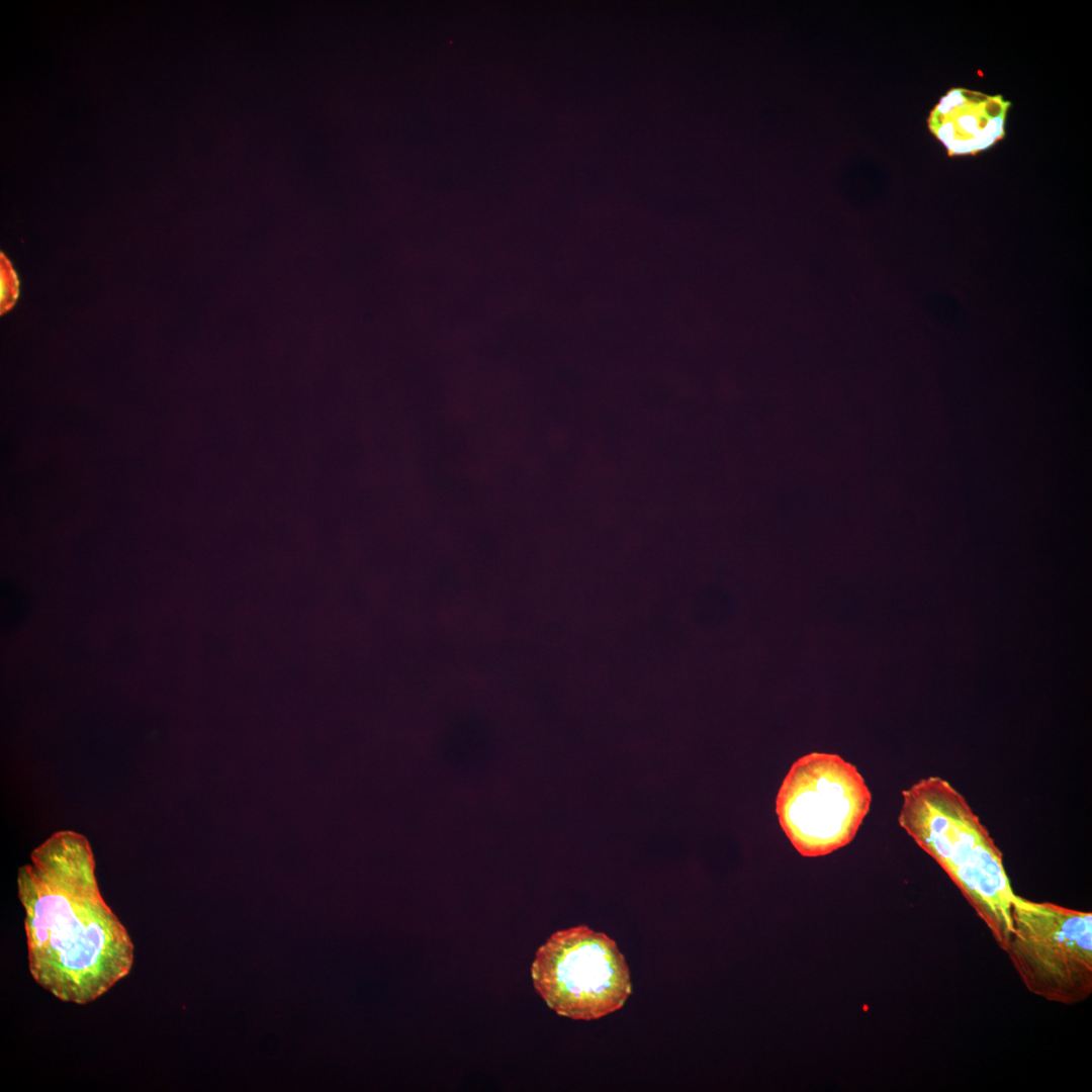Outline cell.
<instances>
[{
    "label": "cell",
    "instance_id": "6da1fadb",
    "mask_svg": "<svg viewBox=\"0 0 1092 1092\" xmlns=\"http://www.w3.org/2000/svg\"><path fill=\"white\" fill-rule=\"evenodd\" d=\"M28 969L63 1002L86 1005L128 975L133 943L103 899L87 837L60 830L18 870Z\"/></svg>",
    "mask_w": 1092,
    "mask_h": 1092
},
{
    "label": "cell",
    "instance_id": "7a4b0ae2",
    "mask_svg": "<svg viewBox=\"0 0 1092 1092\" xmlns=\"http://www.w3.org/2000/svg\"><path fill=\"white\" fill-rule=\"evenodd\" d=\"M902 795L900 826L947 874L1003 949L1017 895L988 829L940 777L921 779Z\"/></svg>",
    "mask_w": 1092,
    "mask_h": 1092
},
{
    "label": "cell",
    "instance_id": "3957f363",
    "mask_svg": "<svg viewBox=\"0 0 1092 1092\" xmlns=\"http://www.w3.org/2000/svg\"><path fill=\"white\" fill-rule=\"evenodd\" d=\"M1025 988L1073 1005L1092 993V914L1016 896L1003 947Z\"/></svg>",
    "mask_w": 1092,
    "mask_h": 1092
},
{
    "label": "cell",
    "instance_id": "277c9868",
    "mask_svg": "<svg viewBox=\"0 0 1092 1092\" xmlns=\"http://www.w3.org/2000/svg\"><path fill=\"white\" fill-rule=\"evenodd\" d=\"M871 802L853 764L837 754L813 752L792 764L779 790L776 812L793 846L814 857L848 844Z\"/></svg>",
    "mask_w": 1092,
    "mask_h": 1092
},
{
    "label": "cell",
    "instance_id": "5b68a950",
    "mask_svg": "<svg viewBox=\"0 0 1092 1092\" xmlns=\"http://www.w3.org/2000/svg\"><path fill=\"white\" fill-rule=\"evenodd\" d=\"M533 985L547 1006L574 1020H594L623 1007L632 992L617 943L580 925L553 933L536 951Z\"/></svg>",
    "mask_w": 1092,
    "mask_h": 1092
},
{
    "label": "cell",
    "instance_id": "8992f818",
    "mask_svg": "<svg viewBox=\"0 0 1092 1092\" xmlns=\"http://www.w3.org/2000/svg\"><path fill=\"white\" fill-rule=\"evenodd\" d=\"M988 96L954 89L933 110L930 126L951 154L984 150L1003 134L1004 117L990 119L983 111Z\"/></svg>",
    "mask_w": 1092,
    "mask_h": 1092
}]
</instances>
